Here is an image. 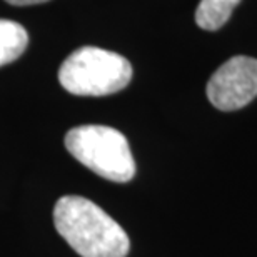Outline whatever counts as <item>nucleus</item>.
<instances>
[{"mask_svg":"<svg viewBox=\"0 0 257 257\" xmlns=\"http://www.w3.org/2000/svg\"><path fill=\"white\" fill-rule=\"evenodd\" d=\"M131 79V62L99 47L77 49L59 69L60 85L74 95H110L125 89Z\"/></svg>","mask_w":257,"mask_h":257,"instance_id":"nucleus-3","label":"nucleus"},{"mask_svg":"<svg viewBox=\"0 0 257 257\" xmlns=\"http://www.w3.org/2000/svg\"><path fill=\"white\" fill-rule=\"evenodd\" d=\"M29 35L22 25L0 19V67L17 60L25 52Z\"/></svg>","mask_w":257,"mask_h":257,"instance_id":"nucleus-5","label":"nucleus"},{"mask_svg":"<svg viewBox=\"0 0 257 257\" xmlns=\"http://www.w3.org/2000/svg\"><path fill=\"white\" fill-rule=\"evenodd\" d=\"M54 224L80 257H125L131 249L125 230L104 209L80 195L57 200Z\"/></svg>","mask_w":257,"mask_h":257,"instance_id":"nucleus-1","label":"nucleus"},{"mask_svg":"<svg viewBox=\"0 0 257 257\" xmlns=\"http://www.w3.org/2000/svg\"><path fill=\"white\" fill-rule=\"evenodd\" d=\"M240 0H200L195 10V22L204 30H219L232 15Z\"/></svg>","mask_w":257,"mask_h":257,"instance_id":"nucleus-6","label":"nucleus"},{"mask_svg":"<svg viewBox=\"0 0 257 257\" xmlns=\"http://www.w3.org/2000/svg\"><path fill=\"white\" fill-rule=\"evenodd\" d=\"M207 97L215 109H242L257 97V60L235 55L222 64L207 84Z\"/></svg>","mask_w":257,"mask_h":257,"instance_id":"nucleus-4","label":"nucleus"},{"mask_svg":"<svg viewBox=\"0 0 257 257\" xmlns=\"http://www.w3.org/2000/svg\"><path fill=\"white\" fill-rule=\"evenodd\" d=\"M5 2L12 5H35V4H44L47 0H5Z\"/></svg>","mask_w":257,"mask_h":257,"instance_id":"nucleus-7","label":"nucleus"},{"mask_svg":"<svg viewBox=\"0 0 257 257\" xmlns=\"http://www.w3.org/2000/svg\"><path fill=\"white\" fill-rule=\"evenodd\" d=\"M65 147L97 176L112 182H128L136 176V161L122 132L107 125H80L65 134Z\"/></svg>","mask_w":257,"mask_h":257,"instance_id":"nucleus-2","label":"nucleus"}]
</instances>
